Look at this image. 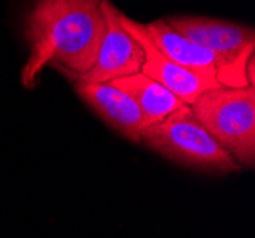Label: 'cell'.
<instances>
[{
    "instance_id": "1",
    "label": "cell",
    "mask_w": 255,
    "mask_h": 238,
    "mask_svg": "<svg viewBox=\"0 0 255 238\" xmlns=\"http://www.w3.org/2000/svg\"><path fill=\"white\" fill-rule=\"evenodd\" d=\"M103 0H36L25 13L23 34L29 57L21 86L32 90L46 65L65 76L84 75L96 63L107 33Z\"/></svg>"
},
{
    "instance_id": "2",
    "label": "cell",
    "mask_w": 255,
    "mask_h": 238,
    "mask_svg": "<svg viewBox=\"0 0 255 238\" xmlns=\"http://www.w3.org/2000/svg\"><path fill=\"white\" fill-rule=\"evenodd\" d=\"M194 119L208 130L240 168L255 164L254 86H219L204 92L189 105Z\"/></svg>"
},
{
    "instance_id": "3",
    "label": "cell",
    "mask_w": 255,
    "mask_h": 238,
    "mask_svg": "<svg viewBox=\"0 0 255 238\" xmlns=\"http://www.w3.org/2000/svg\"><path fill=\"white\" fill-rule=\"evenodd\" d=\"M139 143L196 172L231 173L240 170L233 156L194 119L189 105H183L170 117L147 126Z\"/></svg>"
},
{
    "instance_id": "4",
    "label": "cell",
    "mask_w": 255,
    "mask_h": 238,
    "mask_svg": "<svg viewBox=\"0 0 255 238\" xmlns=\"http://www.w3.org/2000/svg\"><path fill=\"white\" fill-rule=\"evenodd\" d=\"M164 21L175 33L210 50L219 59L217 80L221 86H254L246 80V65L254 59L255 46V31L250 25L200 15H171Z\"/></svg>"
},
{
    "instance_id": "5",
    "label": "cell",
    "mask_w": 255,
    "mask_h": 238,
    "mask_svg": "<svg viewBox=\"0 0 255 238\" xmlns=\"http://www.w3.org/2000/svg\"><path fill=\"white\" fill-rule=\"evenodd\" d=\"M120 23L128 33L131 34V38L137 40L139 46L143 48L145 59H143L141 73L152 80H156L164 88H168L185 105H192V101L198 96H202L204 92L221 86L213 73H196V71L185 69V67L168 59L154 44L150 42L145 23L135 21V19L124 15L122 11H120Z\"/></svg>"
},
{
    "instance_id": "6",
    "label": "cell",
    "mask_w": 255,
    "mask_h": 238,
    "mask_svg": "<svg viewBox=\"0 0 255 238\" xmlns=\"http://www.w3.org/2000/svg\"><path fill=\"white\" fill-rule=\"evenodd\" d=\"M101 8L105 13L107 33L103 36L96 63L90 67V71H86L84 75L67 76L71 82L109 84L117 78H124V76L141 73L143 59H145L143 57V48L122 27L120 10L111 0H103Z\"/></svg>"
},
{
    "instance_id": "7",
    "label": "cell",
    "mask_w": 255,
    "mask_h": 238,
    "mask_svg": "<svg viewBox=\"0 0 255 238\" xmlns=\"http://www.w3.org/2000/svg\"><path fill=\"white\" fill-rule=\"evenodd\" d=\"M75 94L96 113L99 119L131 143L141 141V133L147 128L137 105L124 92L111 84L97 82H73Z\"/></svg>"
},
{
    "instance_id": "8",
    "label": "cell",
    "mask_w": 255,
    "mask_h": 238,
    "mask_svg": "<svg viewBox=\"0 0 255 238\" xmlns=\"http://www.w3.org/2000/svg\"><path fill=\"white\" fill-rule=\"evenodd\" d=\"M145 29H147L150 42L173 63L196 71V73H213L217 76L219 69H221L219 59L210 50H206L189 38L181 36L179 33H175L164 19L147 23Z\"/></svg>"
},
{
    "instance_id": "9",
    "label": "cell",
    "mask_w": 255,
    "mask_h": 238,
    "mask_svg": "<svg viewBox=\"0 0 255 238\" xmlns=\"http://www.w3.org/2000/svg\"><path fill=\"white\" fill-rule=\"evenodd\" d=\"M109 84L118 88L120 92H124L128 98L137 105L139 113H141L147 126L164 120L166 117H170L171 113H175L177 109L185 105L168 88H164L156 80L145 76L143 73L117 78Z\"/></svg>"
}]
</instances>
